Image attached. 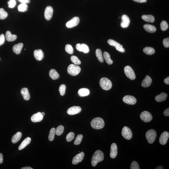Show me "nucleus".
Returning <instances> with one entry per match:
<instances>
[{"mask_svg": "<svg viewBox=\"0 0 169 169\" xmlns=\"http://www.w3.org/2000/svg\"><path fill=\"white\" fill-rule=\"evenodd\" d=\"M104 154L103 152L100 150H96L92 157L91 164L93 167L96 166L98 162L103 160Z\"/></svg>", "mask_w": 169, "mask_h": 169, "instance_id": "nucleus-1", "label": "nucleus"}, {"mask_svg": "<svg viewBox=\"0 0 169 169\" xmlns=\"http://www.w3.org/2000/svg\"><path fill=\"white\" fill-rule=\"evenodd\" d=\"M90 125L95 129H100L104 127L105 122L102 118H96L92 120L90 122Z\"/></svg>", "mask_w": 169, "mask_h": 169, "instance_id": "nucleus-2", "label": "nucleus"}, {"mask_svg": "<svg viewBox=\"0 0 169 169\" xmlns=\"http://www.w3.org/2000/svg\"><path fill=\"white\" fill-rule=\"evenodd\" d=\"M99 83L101 88L106 90H110L112 87L111 81L106 77L101 78L100 80Z\"/></svg>", "mask_w": 169, "mask_h": 169, "instance_id": "nucleus-3", "label": "nucleus"}, {"mask_svg": "<svg viewBox=\"0 0 169 169\" xmlns=\"http://www.w3.org/2000/svg\"><path fill=\"white\" fill-rule=\"evenodd\" d=\"M81 71L80 67L74 64H70L68 67V73L69 74L72 76H76L79 74Z\"/></svg>", "mask_w": 169, "mask_h": 169, "instance_id": "nucleus-4", "label": "nucleus"}, {"mask_svg": "<svg viewBox=\"0 0 169 169\" xmlns=\"http://www.w3.org/2000/svg\"><path fill=\"white\" fill-rule=\"evenodd\" d=\"M157 136L155 131L150 129L147 131L146 134V137L149 144H152L154 142Z\"/></svg>", "mask_w": 169, "mask_h": 169, "instance_id": "nucleus-5", "label": "nucleus"}, {"mask_svg": "<svg viewBox=\"0 0 169 169\" xmlns=\"http://www.w3.org/2000/svg\"><path fill=\"white\" fill-rule=\"evenodd\" d=\"M124 73L127 77L131 80H134L136 78L134 71L131 67L128 66H126L124 69Z\"/></svg>", "mask_w": 169, "mask_h": 169, "instance_id": "nucleus-6", "label": "nucleus"}, {"mask_svg": "<svg viewBox=\"0 0 169 169\" xmlns=\"http://www.w3.org/2000/svg\"><path fill=\"white\" fill-rule=\"evenodd\" d=\"M122 135L124 139L128 140L131 139L133 136V133L131 130L128 127H124L122 129Z\"/></svg>", "mask_w": 169, "mask_h": 169, "instance_id": "nucleus-7", "label": "nucleus"}, {"mask_svg": "<svg viewBox=\"0 0 169 169\" xmlns=\"http://www.w3.org/2000/svg\"><path fill=\"white\" fill-rule=\"evenodd\" d=\"M140 118L143 121L145 122H150L153 119L151 114L147 111L143 112L140 115Z\"/></svg>", "mask_w": 169, "mask_h": 169, "instance_id": "nucleus-8", "label": "nucleus"}, {"mask_svg": "<svg viewBox=\"0 0 169 169\" xmlns=\"http://www.w3.org/2000/svg\"><path fill=\"white\" fill-rule=\"evenodd\" d=\"M107 42L110 45L113 46L116 48V50L122 53L125 52V50L123 48V46L116 41L113 40L109 39L107 41Z\"/></svg>", "mask_w": 169, "mask_h": 169, "instance_id": "nucleus-9", "label": "nucleus"}, {"mask_svg": "<svg viewBox=\"0 0 169 169\" xmlns=\"http://www.w3.org/2000/svg\"><path fill=\"white\" fill-rule=\"evenodd\" d=\"M79 22V18L78 17H75L67 22L66 23V26L68 28H72L78 25Z\"/></svg>", "mask_w": 169, "mask_h": 169, "instance_id": "nucleus-10", "label": "nucleus"}, {"mask_svg": "<svg viewBox=\"0 0 169 169\" xmlns=\"http://www.w3.org/2000/svg\"><path fill=\"white\" fill-rule=\"evenodd\" d=\"M124 102L129 105H133L136 103V99L134 96L130 95H127L123 98Z\"/></svg>", "mask_w": 169, "mask_h": 169, "instance_id": "nucleus-11", "label": "nucleus"}, {"mask_svg": "<svg viewBox=\"0 0 169 169\" xmlns=\"http://www.w3.org/2000/svg\"><path fill=\"white\" fill-rule=\"evenodd\" d=\"M53 13V9L51 6H48L46 7L44 13V17L46 20L49 21L51 19Z\"/></svg>", "mask_w": 169, "mask_h": 169, "instance_id": "nucleus-12", "label": "nucleus"}, {"mask_svg": "<svg viewBox=\"0 0 169 169\" xmlns=\"http://www.w3.org/2000/svg\"><path fill=\"white\" fill-rule=\"evenodd\" d=\"M169 137V133L168 132L165 131L163 132L160 135L159 139V142L162 145L166 144Z\"/></svg>", "mask_w": 169, "mask_h": 169, "instance_id": "nucleus-13", "label": "nucleus"}, {"mask_svg": "<svg viewBox=\"0 0 169 169\" xmlns=\"http://www.w3.org/2000/svg\"><path fill=\"white\" fill-rule=\"evenodd\" d=\"M81 111V109L80 107L74 106L69 108L67 110V113L69 115H73L79 113Z\"/></svg>", "mask_w": 169, "mask_h": 169, "instance_id": "nucleus-14", "label": "nucleus"}, {"mask_svg": "<svg viewBox=\"0 0 169 169\" xmlns=\"http://www.w3.org/2000/svg\"><path fill=\"white\" fill-rule=\"evenodd\" d=\"M130 22V20L127 15H124L122 17V21L121 23V27L123 28H126L128 27Z\"/></svg>", "mask_w": 169, "mask_h": 169, "instance_id": "nucleus-15", "label": "nucleus"}, {"mask_svg": "<svg viewBox=\"0 0 169 169\" xmlns=\"http://www.w3.org/2000/svg\"><path fill=\"white\" fill-rule=\"evenodd\" d=\"M84 153L81 152L79 154H77L73 158L72 163L74 165H76L79 163L81 162L84 159Z\"/></svg>", "mask_w": 169, "mask_h": 169, "instance_id": "nucleus-16", "label": "nucleus"}, {"mask_svg": "<svg viewBox=\"0 0 169 169\" xmlns=\"http://www.w3.org/2000/svg\"><path fill=\"white\" fill-rule=\"evenodd\" d=\"M118 153V147L116 144L114 143L112 144L110 147V157L112 159L116 158Z\"/></svg>", "mask_w": 169, "mask_h": 169, "instance_id": "nucleus-17", "label": "nucleus"}, {"mask_svg": "<svg viewBox=\"0 0 169 169\" xmlns=\"http://www.w3.org/2000/svg\"><path fill=\"white\" fill-rule=\"evenodd\" d=\"M43 118V116L41 114V112L32 115L31 119L32 122H41Z\"/></svg>", "mask_w": 169, "mask_h": 169, "instance_id": "nucleus-18", "label": "nucleus"}, {"mask_svg": "<svg viewBox=\"0 0 169 169\" xmlns=\"http://www.w3.org/2000/svg\"><path fill=\"white\" fill-rule=\"evenodd\" d=\"M34 54L35 59L38 61L42 60L44 57V53L41 49L35 50Z\"/></svg>", "mask_w": 169, "mask_h": 169, "instance_id": "nucleus-19", "label": "nucleus"}, {"mask_svg": "<svg viewBox=\"0 0 169 169\" xmlns=\"http://www.w3.org/2000/svg\"><path fill=\"white\" fill-rule=\"evenodd\" d=\"M152 82V78L150 76L147 75L143 80L142 82V86L143 87H150Z\"/></svg>", "mask_w": 169, "mask_h": 169, "instance_id": "nucleus-20", "label": "nucleus"}, {"mask_svg": "<svg viewBox=\"0 0 169 169\" xmlns=\"http://www.w3.org/2000/svg\"><path fill=\"white\" fill-rule=\"evenodd\" d=\"M31 141V139L30 138L27 137L25 138L21 142L18 148V150H23L30 144Z\"/></svg>", "mask_w": 169, "mask_h": 169, "instance_id": "nucleus-21", "label": "nucleus"}, {"mask_svg": "<svg viewBox=\"0 0 169 169\" xmlns=\"http://www.w3.org/2000/svg\"><path fill=\"white\" fill-rule=\"evenodd\" d=\"M23 46V44L22 43H19L15 44L13 47V52L16 54H20L21 53Z\"/></svg>", "mask_w": 169, "mask_h": 169, "instance_id": "nucleus-22", "label": "nucleus"}, {"mask_svg": "<svg viewBox=\"0 0 169 169\" xmlns=\"http://www.w3.org/2000/svg\"><path fill=\"white\" fill-rule=\"evenodd\" d=\"M144 30L150 33H153L156 31V28L154 26L148 24H145L144 26Z\"/></svg>", "mask_w": 169, "mask_h": 169, "instance_id": "nucleus-23", "label": "nucleus"}, {"mask_svg": "<svg viewBox=\"0 0 169 169\" xmlns=\"http://www.w3.org/2000/svg\"><path fill=\"white\" fill-rule=\"evenodd\" d=\"M5 37L7 41L11 42L16 39L17 36L15 35H12L10 31H7L6 33Z\"/></svg>", "mask_w": 169, "mask_h": 169, "instance_id": "nucleus-24", "label": "nucleus"}, {"mask_svg": "<svg viewBox=\"0 0 169 169\" xmlns=\"http://www.w3.org/2000/svg\"><path fill=\"white\" fill-rule=\"evenodd\" d=\"M21 93L25 100H29L30 99V96L28 89L27 88H23L21 90Z\"/></svg>", "mask_w": 169, "mask_h": 169, "instance_id": "nucleus-25", "label": "nucleus"}, {"mask_svg": "<svg viewBox=\"0 0 169 169\" xmlns=\"http://www.w3.org/2000/svg\"><path fill=\"white\" fill-rule=\"evenodd\" d=\"M167 95L164 93H162L160 94L157 96L155 99L158 102H161L165 101L167 97Z\"/></svg>", "mask_w": 169, "mask_h": 169, "instance_id": "nucleus-26", "label": "nucleus"}, {"mask_svg": "<svg viewBox=\"0 0 169 169\" xmlns=\"http://www.w3.org/2000/svg\"><path fill=\"white\" fill-rule=\"evenodd\" d=\"M90 94L89 90L88 89L82 88L80 89L78 91V94L80 96L84 97L88 96Z\"/></svg>", "mask_w": 169, "mask_h": 169, "instance_id": "nucleus-27", "label": "nucleus"}, {"mask_svg": "<svg viewBox=\"0 0 169 169\" xmlns=\"http://www.w3.org/2000/svg\"><path fill=\"white\" fill-rule=\"evenodd\" d=\"M22 136V133L21 132H18L14 135L11 139L12 142L13 144L16 143L20 140Z\"/></svg>", "mask_w": 169, "mask_h": 169, "instance_id": "nucleus-28", "label": "nucleus"}, {"mask_svg": "<svg viewBox=\"0 0 169 169\" xmlns=\"http://www.w3.org/2000/svg\"><path fill=\"white\" fill-rule=\"evenodd\" d=\"M49 74L50 77L53 80H56L59 77L60 75L59 73L54 69L51 70Z\"/></svg>", "mask_w": 169, "mask_h": 169, "instance_id": "nucleus-29", "label": "nucleus"}, {"mask_svg": "<svg viewBox=\"0 0 169 169\" xmlns=\"http://www.w3.org/2000/svg\"><path fill=\"white\" fill-rule=\"evenodd\" d=\"M142 19L146 22L153 23L155 21L154 16L152 15H144L142 16Z\"/></svg>", "mask_w": 169, "mask_h": 169, "instance_id": "nucleus-30", "label": "nucleus"}, {"mask_svg": "<svg viewBox=\"0 0 169 169\" xmlns=\"http://www.w3.org/2000/svg\"><path fill=\"white\" fill-rule=\"evenodd\" d=\"M96 54L98 61L101 63L104 62L103 57V56L102 51L99 49H97L96 51Z\"/></svg>", "mask_w": 169, "mask_h": 169, "instance_id": "nucleus-31", "label": "nucleus"}, {"mask_svg": "<svg viewBox=\"0 0 169 169\" xmlns=\"http://www.w3.org/2000/svg\"><path fill=\"white\" fill-rule=\"evenodd\" d=\"M143 52L146 54L151 55L154 54L155 53V50L153 47H147L144 49Z\"/></svg>", "mask_w": 169, "mask_h": 169, "instance_id": "nucleus-32", "label": "nucleus"}, {"mask_svg": "<svg viewBox=\"0 0 169 169\" xmlns=\"http://www.w3.org/2000/svg\"><path fill=\"white\" fill-rule=\"evenodd\" d=\"M103 56V58L107 64L110 65L113 63V61L110 58L109 54L107 52H104Z\"/></svg>", "mask_w": 169, "mask_h": 169, "instance_id": "nucleus-33", "label": "nucleus"}, {"mask_svg": "<svg viewBox=\"0 0 169 169\" xmlns=\"http://www.w3.org/2000/svg\"><path fill=\"white\" fill-rule=\"evenodd\" d=\"M56 129L53 128L51 129L48 136V139L50 141H52L54 139L55 134H56Z\"/></svg>", "mask_w": 169, "mask_h": 169, "instance_id": "nucleus-34", "label": "nucleus"}, {"mask_svg": "<svg viewBox=\"0 0 169 169\" xmlns=\"http://www.w3.org/2000/svg\"><path fill=\"white\" fill-rule=\"evenodd\" d=\"M28 6L27 4L21 3L18 6V10L19 11L21 12H24L27 10Z\"/></svg>", "mask_w": 169, "mask_h": 169, "instance_id": "nucleus-35", "label": "nucleus"}, {"mask_svg": "<svg viewBox=\"0 0 169 169\" xmlns=\"http://www.w3.org/2000/svg\"><path fill=\"white\" fill-rule=\"evenodd\" d=\"M64 127L62 125H59L57 127L56 130V134L57 136H60L63 133Z\"/></svg>", "mask_w": 169, "mask_h": 169, "instance_id": "nucleus-36", "label": "nucleus"}, {"mask_svg": "<svg viewBox=\"0 0 169 169\" xmlns=\"http://www.w3.org/2000/svg\"><path fill=\"white\" fill-rule=\"evenodd\" d=\"M8 15L7 12L3 8H0V20L5 19Z\"/></svg>", "mask_w": 169, "mask_h": 169, "instance_id": "nucleus-37", "label": "nucleus"}, {"mask_svg": "<svg viewBox=\"0 0 169 169\" xmlns=\"http://www.w3.org/2000/svg\"><path fill=\"white\" fill-rule=\"evenodd\" d=\"M83 138V135L82 134H78L76 137L75 138V140L74 142L75 145H79L82 141Z\"/></svg>", "mask_w": 169, "mask_h": 169, "instance_id": "nucleus-38", "label": "nucleus"}, {"mask_svg": "<svg viewBox=\"0 0 169 169\" xmlns=\"http://www.w3.org/2000/svg\"><path fill=\"white\" fill-rule=\"evenodd\" d=\"M65 50L66 52L70 54H73L74 50L72 46L69 44H67L66 46Z\"/></svg>", "mask_w": 169, "mask_h": 169, "instance_id": "nucleus-39", "label": "nucleus"}, {"mask_svg": "<svg viewBox=\"0 0 169 169\" xmlns=\"http://www.w3.org/2000/svg\"><path fill=\"white\" fill-rule=\"evenodd\" d=\"M70 59L72 62L76 65H80L81 64V61L76 56H72L70 57Z\"/></svg>", "mask_w": 169, "mask_h": 169, "instance_id": "nucleus-40", "label": "nucleus"}, {"mask_svg": "<svg viewBox=\"0 0 169 169\" xmlns=\"http://www.w3.org/2000/svg\"><path fill=\"white\" fill-rule=\"evenodd\" d=\"M81 52L85 53H88L90 50L88 46L84 44H81Z\"/></svg>", "mask_w": 169, "mask_h": 169, "instance_id": "nucleus-41", "label": "nucleus"}, {"mask_svg": "<svg viewBox=\"0 0 169 169\" xmlns=\"http://www.w3.org/2000/svg\"><path fill=\"white\" fill-rule=\"evenodd\" d=\"M75 134L73 132L69 133L66 136V139L68 142H71L74 139Z\"/></svg>", "mask_w": 169, "mask_h": 169, "instance_id": "nucleus-42", "label": "nucleus"}, {"mask_svg": "<svg viewBox=\"0 0 169 169\" xmlns=\"http://www.w3.org/2000/svg\"><path fill=\"white\" fill-rule=\"evenodd\" d=\"M160 27L162 31H165L168 28V25L167 22L165 21H162L160 24Z\"/></svg>", "mask_w": 169, "mask_h": 169, "instance_id": "nucleus-43", "label": "nucleus"}, {"mask_svg": "<svg viewBox=\"0 0 169 169\" xmlns=\"http://www.w3.org/2000/svg\"><path fill=\"white\" fill-rule=\"evenodd\" d=\"M66 87L65 84H62L60 87L59 90L61 96H63L65 94Z\"/></svg>", "mask_w": 169, "mask_h": 169, "instance_id": "nucleus-44", "label": "nucleus"}, {"mask_svg": "<svg viewBox=\"0 0 169 169\" xmlns=\"http://www.w3.org/2000/svg\"><path fill=\"white\" fill-rule=\"evenodd\" d=\"M130 168L131 169H140L139 165L138 163L135 161H133L132 162Z\"/></svg>", "mask_w": 169, "mask_h": 169, "instance_id": "nucleus-45", "label": "nucleus"}, {"mask_svg": "<svg viewBox=\"0 0 169 169\" xmlns=\"http://www.w3.org/2000/svg\"><path fill=\"white\" fill-rule=\"evenodd\" d=\"M8 4L9 8H13L16 5V1L15 0H10L8 2Z\"/></svg>", "mask_w": 169, "mask_h": 169, "instance_id": "nucleus-46", "label": "nucleus"}, {"mask_svg": "<svg viewBox=\"0 0 169 169\" xmlns=\"http://www.w3.org/2000/svg\"><path fill=\"white\" fill-rule=\"evenodd\" d=\"M164 47L166 48H168L169 47V38H166L163 41Z\"/></svg>", "mask_w": 169, "mask_h": 169, "instance_id": "nucleus-47", "label": "nucleus"}, {"mask_svg": "<svg viewBox=\"0 0 169 169\" xmlns=\"http://www.w3.org/2000/svg\"><path fill=\"white\" fill-rule=\"evenodd\" d=\"M5 40V36L3 34H2L0 35V46L4 44Z\"/></svg>", "mask_w": 169, "mask_h": 169, "instance_id": "nucleus-48", "label": "nucleus"}, {"mask_svg": "<svg viewBox=\"0 0 169 169\" xmlns=\"http://www.w3.org/2000/svg\"><path fill=\"white\" fill-rule=\"evenodd\" d=\"M21 3L28 4L30 2V0H18Z\"/></svg>", "mask_w": 169, "mask_h": 169, "instance_id": "nucleus-49", "label": "nucleus"}, {"mask_svg": "<svg viewBox=\"0 0 169 169\" xmlns=\"http://www.w3.org/2000/svg\"><path fill=\"white\" fill-rule=\"evenodd\" d=\"M164 116H169V108H168L164 110Z\"/></svg>", "mask_w": 169, "mask_h": 169, "instance_id": "nucleus-50", "label": "nucleus"}, {"mask_svg": "<svg viewBox=\"0 0 169 169\" xmlns=\"http://www.w3.org/2000/svg\"><path fill=\"white\" fill-rule=\"evenodd\" d=\"M76 50L79 51L81 52V44H77L76 46Z\"/></svg>", "mask_w": 169, "mask_h": 169, "instance_id": "nucleus-51", "label": "nucleus"}, {"mask_svg": "<svg viewBox=\"0 0 169 169\" xmlns=\"http://www.w3.org/2000/svg\"><path fill=\"white\" fill-rule=\"evenodd\" d=\"M135 2L139 3H145L147 2V0H133Z\"/></svg>", "mask_w": 169, "mask_h": 169, "instance_id": "nucleus-52", "label": "nucleus"}, {"mask_svg": "<svg viewBox=\"0 0 169 169\" xmlns=\"http://www.w3.org/2000/svg\"><path fill=\"white\" fill-rule=\"evenodd\" d=\"M3 161V155L0 153V164H2Z\"/></svg>", "mask_w": 169, "mask_h": 169, "instance_id": "nucleus-53", "label": "nucleus"}, {"mask_svg": "<svg viewBox=\"0 0 169 169\" xmlns=\"http://www.w3.org/2000/svg\"><path fill=\"white\" fill-rule=\"evenodd\" d=\"M164 82L166 84H169V77H167L164 80Z\"/></svg>", "mask_w": 169, "mask_h": 169, "instance_id": "nucleus-54", "label": "nucleus"}, {"mask_svg": "<svg viewBox=\"0 0 169 169\" xmlns=\"http://www.w3.org/2000/svg\"><path fill=\"white\" fill-rule=\"evenodd\" d=\"M21 169H33V168H32L31 167L28 166L22 167L21 168Z\"/></svg>", "mask_w": 169, "mask_h": 169, "instance_id": "nucleus-55", "label": "nucleus"}, {"mask_svg": "<svg viewBox=\"0 0 169 169\" xmlns=\"http://www.w3.org/2000/svg\"><path fill=\"white\" fill-rule=\"evenodd\" d=\"M163 167L162 166H159L156 167V169H163Z\"/></svg>", "mask_w": 169, "mask_h": 169, "instance_id": "nucleus-56", "label": "nucleus"}, {"mask_svg": "<svg viewBox=\"0 0 169 169\" xmlns=\"http://www.w3.org/2000/svg\"><path fill=\"white\" fill-rule=\"evenodd\" d=\"M41 114L43 116H44V115H45V113H44V112H42V113H41Z\"/></svg>", "mask_w": 169, "mask_h": 169, "instance_id": "nucleus-57", "label": "nucleus"}, {"mask_svg": "<svg viewBox=\"0 0 169 169\" xmlns=\"http://www.w3.org/2000/svg\"><path fill=\"white\" fill-rule=\"evenodd\" d=\"M0 60H1V58H0Z\"/></svg>", "mask_w": 169, "mask_h": 169, "instance_id": "nucleus-58", "label": "nucleus"}]
</instances>
